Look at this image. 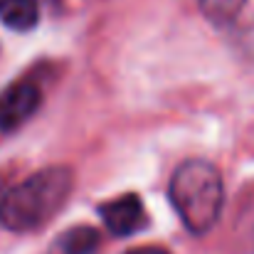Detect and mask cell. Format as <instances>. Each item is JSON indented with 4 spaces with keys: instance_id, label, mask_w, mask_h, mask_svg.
Segmentation results:
<instances>
[{
    "instance_id": "cell-1",
    "label": "cell",
    "mask_w": 254,
    "mask_h": 254,
    "mask_svg": "<svg viewBox=\"0 0 254 254\" xmlns=\"http://www.w3.org/2000/svg\"><path fill=\"white\" fill-rule=\"evenodd\" d=\"M74 173L67 166L37 170L0 200V225L10 232H35L45 227L69 200Z\"/></svg>"
},
{
    "instance_id": "cell-2",
    "label": "cell",
    "mask_w": 254,
    "mask_h": 254,
    "mask_svg": "<svg viewBox=\"0 0 254 254\" xmlns=\"http://www.w3.org/2000/svg\"><path fill=\"white\" fill-rule=\"evenodd\" d=\"M168 197L188 232L207 235L217 225L225 202L222 175L202 158L185 161L170 175Z\"/></svg>"
},
{
    "instance_id": "cell-3",
    "label": "cell",
    "mask_w": 254,
    "mask_h": 254,
    "mask_svg": "<svg viewBox=\"0 0 254 254\" xmlns=\"http://www.w3.org/2000/svg\"><path fill=\"white\" fill-rule=\"evenodd\" d=\"M42 104V94L37 84L22 79L10 84L0 94V131H15L20 128L27 119H32L37 114Z\"/></svg>"
},
{
    "instance_id": "cell-4",
    "label": "cell",
    "mask_w": 254,
    "mask_h": 254,
    "mask_svg": "<svg viewBox=\"0 0 254 254\" xmlns=\"http://www.w3.org/2000/svg\"><path fill=\"white\" fill-rule=\"evenodd\" d=\"M99 217L104 220L106 230L116 237H128L148 225L143 202L136 192H126L116 200H109L99 205Z\"/></svg>"
},
{
    "instance_id": "cell-5",
    "label": "cell",
    "mask_w": 254,
    "mask_h": 254,
    "mask_svg": "<svg viewBox=\"0 0 254 254\" xmlns=\"http://www.w3.org/2000/svg\"><path fill=\"white\" fill-rule=\"evenodd\" d=\"M37 0H0V22L15 32H27L37 25Z\"/></svg>"
},
{
    "instance_id": "cell-6",
    "label": "cell",
    "mask_w": 254,
    "mask_h": 254,
    "mask_svg": "<svg viewBox=\"0 0 254 254\" xmlns=\"http://www.w3.org/2000/svg\"><path fill=\"white\" fill-rule=\"evenodd\" d=\"M101 237L94 227L86 225H77L72 230H67L60 237V252L62 254H94L99 247Z\"/></svg>"
},
{
    "instance_id": "cell-7",
    "label": "cell",
    "mask_w": 254,
    "mask_h": 254,
    "mask_svg": "<svg viewBox=\"0 0 254 254\" xmlns=\"http://www.w3.org/2000/svg\"><path fill=\"white\" fill-rule=\"evenodd\" d=\"M202 15L212 22V25H230L235 22V17L242 12L247 0H197Z\"/></svg>"
},
{
    "instance_id": "cell-8",
    "label": "cell",
    "mask_w": 254,
    "mask_h": 254,
    "mask_svg": "<svg viewBox=\"0 0 254 254\" xmlns=\"http://www.w3.org/2000/svg\"><path fill=\"white\" fill-rule=\"evenodd\" d=\"M126 254H173V252H168V250L161 247V245H143V247H133V250H128Z\"/></svg>"
}]
</instances>
